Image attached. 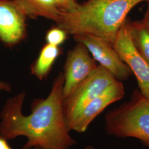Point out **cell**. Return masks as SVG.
<instances>
[{"instance_id":"6da1fadb","label":"cell","mask_w":149,"mask_h":149,"mask_svg":"<svg viewBox=\"0 0 149 149\" xmlns=\"http://www.w3.org/2000/svg\"><path fill=\"white\" fill-rule=\"evenodd\" d=\"M64 74L60 72L47 98L34 100L27 116L22 113L24 91L8 98L0 113V136L6 140L26 136L27 143L22 149H71L76 141L64 116Z\"/></svg>"},{"instance_id":"7a4b0ae2","label":"cell","mask_w":149,"mask_h":149,"mask_svg":"<svg viewBox=\"0 0 149 149\" xmlns=\"http://www.w3.org/2000/svg\"><path fill=\"white\" fill-rule=\"evenodd\" d=\"M146 0H87L72 11L60 12L58 27L73 36L90 35L113 45L130 11Z\"/></svg>"},{"instance_id":"3957f363","label":"cell","mask_w":149,"mask_h":149,"mask_svg":"<svg viewBox=\"0 0 149 149\" xmlns=\"http://www.w3.org/2000/svg\"><path fill=\"white\" fill-rule=\"evenodd\" d=\"M104 122L109 135L138 139L149 147V100L138 90L134 91L130 101L108 112Z\"/></svg>"},{"instance_id":"277c9868","label":"cell","mask_w":149,"mask_h":149,"mask_svg":"<svg viewBox=\"0 0 149 149\" xmlns=\"http://www.w3.org/2000/svg\"><path fill=\"white\" fill-rule=\"evenodd\" d=\"M117 80L108 70L101 65H98L96 69L82 81L69 96L64 99L63 109L66 123Z\"/></svg>"},{"instance_id":"5b68a950","label":"cell","mask_w":149,"mask_h":149,"mask_svg":"<svg viewBox=\"0 0 149 149\" xmlns=\"http://www.w3.org/2000/svg\"><path fill=\"white\" fill-rule=\"evenodd\" d=\"M77 43L83 44L93 59L119 81L127 80L132 74L128 65L111 44L101 38L90 35L74 36Z\"/></svg>"},{"instance_id":"8992f818","label":"cell","mask_w":149,"mask_h":149,"mask_svg":"<svg viewBox=\"0 0 149 149\" xmlns=\"http://www.w3.org/2000/svg\"><path fill=\"white\" fill-rule=\"evenodd\" d=\"M125 23L118 32L113 47L135 76L141 93L149 100V64L134 46Z\"/></svg>"},{"instance_id":"52a82bcc","label":"cell","mask_w":149,"mask_h":149,"mask_svg":"<svg viewBox=\"0 0 149 149\" xmlns=\"http://www.w3.org/2000/svg\"><path fill=\"white\" fill-rule=\"evenodd\" d=\"M124 93L122 82L117 80L101 94L88 103L67 122L68 129L79 133L85 132L97 116L108 106L121 100Z\"/></svg>"},{"instance_id":"ba28073f","label":"cell","mask_w":149,"mask_h":149,"mask_svg":"<svg viewBox=\"0 0 149 149\" xmlns=\"http://www.w3.org/2000/svg\"><path fill=\"white\" fill-rule=\"evenodd\" d=\"M95 60L81 43L70 50L65 65L64 99L66 98L80 83L96 69Z\"/></svg>"},{"instance_id":"9c48e42d","label":"cell","mask_w":149,"mask_h":149,"mask_svg":"<svg viewBox=\"0 0 149 149\" xmlns=\"http://www.w3.org/2000/svg\"><path fill=\"white\" fill-rule=\"evenodd\" d=\"M26 17L13 0H0V40L13 47L24 39Z\"/></svg>"},{"instance_id":"30bf717a","label":"cell","mask_w":149,"mask_h":149,"mask_svg":"<svg viewBox=\"0 0 149 149\" xmlns=\"http://www.w3.org/2000/svg\"><path fill=\"white\" fill-rule=\"evenodd\" d=\"M26 16L44 17L57 23L61 11L55 0H13Z\"/></svg>"},{"instance_id":"8fae6325","label":"cell","mask_w":149,"mask_h":149,"mask_svg":"<svg viewBox=\"0 0 149 149\" xmlns=\"http://www.w3.org/2000/svg\"><path fill=\"white\" fill-rule=\"evenodd\" d=\"M60 50L59 47L47 44L42 49L37 60L32 68V73L38 79L42 80L50 72Z\"/></svg>"},{"instance_id":"7c38bea8","label":"cell","mask_w":149,"mask_h":149,"mask_svg":"<svg viewBox=\"0 0 149 149\" xmlns=\"http://www.w3.org/2000/svg\"><path fill=\"white\" fill-rule=\"evenodd\" d=\"M126 27L134 46L149 64V29L140 21H126Z\"/></svg>"},{"instance_id":"4fadbf2b","label":"cell","mask_w":149,"mask_h":149,"mask_svg":"<svg viewBox=\"0 0 149 149\" xmlns=\"http://www.w3.org/2000/svg\"><path fill=\"white\" fill-rule=\"evenodd\" d=\"M67 34L64 29L58 27H55L48 31L45 39L47 44L59 47L66 40Z\"/></svg>"},{"instance_id":"5bb4252c","label":"cell","mask_w":149,"mask_h":149,"mask_svg":"<svg viewBox=\"0 0 149 149\" xmlns=\"http://www.w3.org/2000/svg\"><path fill=\"white\" fill-rule=\"evenodd\" d=\"M59 10L63 12L74 10L79 5L76 0H55Z\"/></svg>"},{"instance_id":"9a60e30c","label":"cell","mask_w":149,"mask_h":149,"mask_svg":"<svg viewBox=\"0 0 149 149\" xmlns=\"http://www.w3.org/2000/svg\"><path fill=\"white\" fill-rule=\"evenodd\" d=\"M148 3V8L146 12L144 15V18L141 21H140V23L147 28L149 29V1H147Z\"/></svg>"},{"instance_id":"2e32d148","label":"cell","mask_w":149,"mask_h":149,"mask_svg":"<svg viewBox=\"0 0 149 149\" xmlns=\"http://www.w3.org/2000/svg\"><path fill=\"white\" fill-rule=\"evenodd\" d=\"M0 149H13L7 142V140L0 136Z\"/></svg>"},{"instance_id":"e0dca14e","label":"cell","mask_w":149,"mask_h":149,"mask_svg":"<svg viewBox=\"0 0 149 149\" xmlns=\"http://www.w3.org/2000/svg\"><path fill=\"white\" fill-rule=\"evenodd\" d=\"M11 90L12 87L8 83L0 81V91L11 92Z\"/></svg>"},{"instance_id":"ac0fdd59","label":"cell","mask_w":149,"mask_h":149,"mask_svg":"<svg viewBox=\"0 0 149 149\" xmlns=\"http://www.w3.org/2000/svg\"><path fill=\"white\" fill-rule=\"evenodd\" d=\"M33 149H39L38 148H33ZM84 149H95V148H94V147H93L92 146H91V145H88V146H87Z\"/></svg>"},{"instance_id":"d6986e66","label":"cell","mask_w":149,"mask_h":149,"mask_svg":"<svg viewBox=\"0 0 149 149\" xmlns=\"http://www.w3.org/2000/svg\"><path fill=\"white\" fill-rule=\"evenodd\" d=\"M149 1V0H146V1Z\"/></svg>"}]
</instances>
